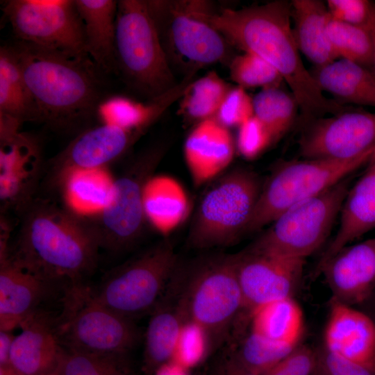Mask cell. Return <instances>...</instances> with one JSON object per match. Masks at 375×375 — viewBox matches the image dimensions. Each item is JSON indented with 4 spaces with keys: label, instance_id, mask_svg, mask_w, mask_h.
Listing matches in <instances>:
<instances>
[{
    "label": "cell",
    "instance_id": "cell-32",
    "mask_svg": "<svg viewBox=\"0 0 375 375\" xmlns=\"http://www.w3.org/2000/svg\"><path fill=\"white\" fill-rule=\"evenodd\" d=\"M101 169L78 171L67 176L60 188L67 207L84 215L95 214L105 206L112 180Z\"/></svg>",
    "mask_w": 375,
    "mask_h": 375
},
{
    "label": "cell",
    "instance_id": "cell-2",
    "mask_svg": "<svg viewBox=\"0 0 375 375\" xmlns=\"http://www.w3.org/2000/svg\"><path fill=\"white\" fill-rule=\"evenodd\" d=\"M14 242L0 255L54 284L83 283L101 249L86 217L53 199L37 196L19 216Z\"/></svg>",
    "mask_w": 375,
    "mask_h": 375
},
{
    "label": "cell",
    "instance_id": "cell-8",
    "mask_svg": "<svg viewBox=\"0 0 375 375\" xmlns=\"http://www.w3.org/2000/svg\"><path fill=\"white\" fill-rule=\"evenodd\" d=\"M375 150L350 159L305 158L282 163L262 188L246 232L270 224L289 208L333 186L372 160Z\"/></svg>",
    "mask_w": 375,
    "mask_h": 375
},
{
    "label": "cell",
    "instance_id": "cell-49",
    "mask_svg": "<svg viewBox=\"0 0 375 375\" xmlns=\"http://www.w3.org/2000/svg\"><path fill=\"white\" fill-rule=\"evenodd\" d=\"M0 375H21L15 372L10 366L1 367Z\"/></svg>",
    "mask_w": 375,
    "mask_h": 375
},
{
    "label": "cell",
    "instance_id": "cell-12",
    "mask_svg": "<svg viewBox=\"0 0 375 375\" xmlns=\"http://www.w3.org/2000/svg\"><path fill=\"white\" fill-rule=\"evenodd\" d=\"M261 188L251 172L235 170L219 181L205 194L188 235L197 249L224 246L246 232Z\"/></svg>",
    "mask_w": 375,
    "mask_h": 375
},
{
    "label": "cell",
    "instance_id": "cell-1",
    "mask_svg": "<svg viewBox=\"0 0 375 375\" xmlns=\"http://www.w3.org/2000/svg\"><path fill=\"white\" fill-rule=\"evenodd\" d=\"M203 16L233 47L258 55L276 69L297 101L302 126L351 109L327 98L306 68L291 26L290 2L278 0L217 12L212 8Z\"/></svg>",
    "mask_w": 375,
    "mask_h": 375
},
{
    "label": "cell",
    "instance_id": "cell-38",
    "mask_svg": "<svg viewBox=\"0 0 375 375\" xmlns=\"http://www.w3.org/2000/svg\"><path fill=\"white\" fill-rule=\"evenodd\" d=\"M209 349L207 338L197 324L187 322L181 331L172 362L185 369L200 362Z\"/></svg>",
    "mask_w": 375,
    "mask_h": 375
},
{
    "label": "cell",
    "instance_id": "cell-20",
    "mask_svg": "<svg viewBox=\"0 0 375 375\" xmlns=\"http://www.w3.org/2000/svg\"><path fill=\"white\" fill-rule=\"evenodd\" d=\"M181 276L174 274L151 311L144 338L145 375H155L173 358L182 329L187 323L181 302Z\"/></svg>",
    "mask_w": 375,
    "mask_h": 375
},
{
    "label": "cell",
    "instance_id": "cell-41",
    "mask_svg": "<svg viewBox=\"0 0 375 375\" xmlns=\"http://www.w3.org/2000/svg\"><path fill=\"white\" fill-rule=\"evenodd\" d=\"M326 4L333 19L368 28L374 3L367 0H328Z\"/></svg>",
    "mask_w": 375,
    "mask_h": 375
},
{
    "label": "cell",
    "instance_id": "cell-40",
    "mask_svg": "<svg viewBox=\"0 0 375 375\" xmlns=\"http://www.w3.org/2000/svg\"><path fill=\"white\" fill-rule=\"evenodd\" d=\"M273 142L268 129L254 115L238 127L237 147L247 159L256 158Z\"/></svg>",
    "mask_w": 375,
    "mask_h": 375
},
{
    "label": "cell",
    "instance_id": "cell-22",
    "mask_svg": "<svg viewBox=\"0 0 375 375\" xmlns=\"http://www.w3.org/2000/svg\"><path fill=\"white\" fill-rule=\"evenodd\" d=\"M340 215L339 228L320 257L315 275L343 248L375 229V155L363 174L349 188Z\"/></svg>",
    "mask_w": 375,
    "mask_h": 375
},
{
    "label": "cell",
    "instance_id": "cell-26",
    "mask_svg": "<svg viewBox=\"0 0 375 375\" xmlns=\"http://www.w3.org/2000/svg\"><path fill=\"white\" fill-rule=\"evenodd\" d=\"M75 3L83 23L88 55L103 72L116 69L117 1L75 0Z\"/></svg>",
    "mask_w": 375,
    "mask_h": 375
},
{
    "label": "cell",
    "instance_id": "cell-36",
    "mask_svg": "<svg viewBox=\"0 0 375 375\" xmlns=\"http://www.w3.org/2000/svg\"><path fill=\"white\" fill-rule=\"evenodd\" d=\"M228 67L232 81L237 86L244 89L280 86L284 82L275 68L251 52L235 55Z\"/></svg>",
    "mask_w": 375,
    "mask_h": 375
},
{
    "label": "cell",
    "instance_id": "cell-13",
    "mask_svg": "<svg viewBox=\"0 0 375 375\" xmlns=\"http://www.w3.org/2000/svg\"><path fill=\"white\" fill-rule=\"evenodd\" d=\"M18 40L74 58H87L75 0H9L2 8Z\"/></svg>",
    "mask_w": 375,
    "mask_h": 375
},
{
    "label": "cell",
    "instance_id": "cell-37",
    "mask_svg": "<svg viewBox=\"0 0 375 375\" xmlns=\"http://www.w3.org/2000/svg\"><path fill=\"white\" fill-rule=\"evenodd\" d=\"M59 375H129V372L124 356L65 349Z\"/></svg>",
    "mask_w": 375,
    "mask_h": 375
},
{
    "label": "cell",
    "instance_id": "cell-31",
    "mask_svg": "<svg viewBox=\"0 0 375 375\" xmlns=\"http://www.w3.org/2000/svg\"><path fill=\"white\" fill-rule=\"evenodd\" d=\"M232 86L212 71L193 80L178 100V113L196 124L214 118Z\"/></svg>",
    "mask_w": 375,
    "mask_h": 375
},
{
    "label": "cell",
    "instance_id": "cell-10",
    "mask_svg": "<svg viewBox=\"0 0 375 375\" xmlns=\"http://www.w3.org/2000/svg\"><path fill=\"white\" fill-rule=\"evenodd\" d=\"M176 255L164 240L109 271L94 297L131 319L153 310L176 272Z\"/></svg>",
    "mask_w": 375,
    "mask_h": 375
},
{
    "label": "cell",
    "instance_id": "cell-18",
    "mask_svg": "<svg viewBox=\"0 0 375 375\" xmlns=\"http://www.w3.org/2000/svg\"><path fill=\"white\" fill-rule=\"evenodd\" d=\"M14 338L9 366L21 375H59L65 349L56 331V319L38 310L19 326Z\"/></svg>",
    "mask_w": 375,
    "mask_h": 375
},
{
    "label": "cell",
    "instance_id": "cell-14",
    "mask_svg": "<svg viewBox=\"0 0 375 375\" xmlns=\"http://www.w3.org/2000/svg\"><path fill=\"white\" fill-rule=\"evenodd\" d=\"M143 133L108 124L86 129L44 165L40 187L48 192L59 190L74 172L103 169L121 158Z\"/></svg>",
    "mask_w": 375,
    "mask_h": 375
},
{
    "label": "cell",
    "instance_id": "cell-15",
    "mask_svg": "<svg viewBox=\"0 0 375 375\" xmlns=\"http://www.w3.org/2000/svg\"><path fill=\"white\" fill-rule=\"evenodd\" d=\"M305 158L350 159L375 150V112L353 108L315 119L299 140Z\"/></svg>",
    "mask_w": 375,
    "mask_h": 375
},
{
    "label": "cell",
    "instance_id": "cell-16",
    "mask_svg": "<svg viewBox=\"0 0 375 375\" xmlns=\"http://www.w3.org/2000/svg\"><path fill=\"white\" fill-rule=\"evenodd\" d=\"M244 308L251 314L274 301L292 297L301 282L304 260L274 256L250 248L235 254Z\"/></svg>",
    "mask_w": 375,
    "mask_h": 375
},
{
    "label": "cell",
    "instance_id": "cell-29",
    "mask_svg": "<svg viewBox=\"0 0 375 375\" xmlns=\"http://www.w3.org/2000/svg\"><path fill=\"white\" fill-rule=\"evenodd\" d=\"M144 208L148 219L160 232L167 234L187 217L189 201L185 191L174 178L151 177L144 190Z\"/></svg>",
    "mask_w": 375,
    "mask_h": 375
},
{
    "label": "cell",
    "instance_id": "cell-17",
    "mask_svg": "<svg viewBox=\"0 0 375 375\" xmlns=\"http://www.w3.org/2000/svg\"><path fill=\"white\" fill-rule=\"evenodd\" d=\"M19 129L0 130L1 210L15 212L18 217L37 197L44 169L38 146Z\"/></svg>",
    "mask_w": 375,
    "mask_h": 375
},
{
    "label": "cell",
    "instance_id": "cell-43",
    "mask_svg": "<svg viewBox=\"0 0 375 375\" xmlns=\"http://www.w3.org/2000/svg\"><path fill=\"white\" fill-rule=\"evenodd\" d=\"M280 363L289 375H312L318 365L317 351L299 344Z\"/></svg>",
    "mask_w": 375,
    "mask_h": 375
},
{
    "label": "cell",
    "instance_id": "cell-30",
    "mask_svg": "<svg viewBox=\"0 0 375 375\" xmlns=\"http://www.w3.org/2000/svg\"><path fill=\"white\" fill-rule=\"evenodd\" d=\"M251 331L275 342L296 347L303 330V315L293 297L267 303L251 314Z\"/></svg>",
    "mask_w": 375,
    "mask_h": 375
},
{
    "label": "cell",
    "instance_id": "cell-50",
    "mask_svg": "<svg viewBox=\"0 0 375 375\" xmlns=\"http://www.w3.org/2000/svg\"><path fill=\"white\" fill-rule=\"evenodd\" d=\"M312 375H327L322 368L317 365V367Z\"/></svg>",
    "mask_w": 375,
    "mask_h": 375
},
{
    "label": "cell",
    "instance_id": "cell-5",
    "mask_svg": "<svg viewBox=\"0 0 375 375\" xmlns=\"http://www.w3.org/2000/svg\"><path fill=\"white\" fill-rule=\"evenodd\" d=\"M115 59L127 83L150 100L178 83L146 0L117 1Z\"/></svg>",
    "mask_w": 375,
    "mask_h": 375
},
{
    "label": "cell",
    "instance_id": "cell-35",
    "mask_svg": "<svg viewBox=\"0 0 375 375\" xmlns=\"http://www.w3.org/2000/svg\"><path fill=\"white\" fill-rule=\"evenodd\" d=\"M294 348L275 342L251 331L231 353L247 369L263 375Z\"/></svg>",
    "mask_w": 375,
    "mask_h": 375
},
{
    "label": "cell",
    "instance_id": "cell-39",
    "mask_svg": "<svg viewBox=\"0 0 375 375\" xmlns=\"http://www.w3.org/2000/svg\"><path fill=\"white\" fill-rule=\"evenodd\" d=\"M253 116L252 98L244 88L236 85L231 88L214 118L230 128L239 127Z\"/></svg>",
    "mask_w": 375,
    "mask_h": 375
},
{
    "label": "cell",
    "instance_id": "cell-7",
    "mask_svg": "<svg viewBox=\"0 0 375 375\" xmlns=\"http://www.w3.org/2000/svg\"><path fill=\"white\" fill-rule=\"evenodd\" d=\"M165 149V144L156 142L138 153L112 180L105 206L99 212L86 216L101 249L120 253L131 248L140 238L147 219L145 188Z\"/></svg>",
    "mask_w": 375,
    "mask_h": 375
},
{
    "label": "cell",
    "instance_id": "cell-44",
    "mask_svg": "<svg viewBox=\"0 0 375 375\" xmlns=\"http://www.w3.org/2000/svg\"><path fill=\"white\" fill-rule=\"evenodd\" d=\"M211 375H260L250 371L240 363L230 353L216 362Z\"/></svg>",
    "mask_w": 375,
    "mask_h": 375
},
{
    "label": "cell",
    "instance_id": "cell-42",
    "mask_svg": "<svg viewBox=\"0 0 375 375\" xmlns=\"http://www.w3.org/2000/svg\"><path fill=\"white\" fill-rule=\"evenodd\" d=\"M317 351L318 364L327 375H375V371L336 355L324 347Z\"/></svg>",
    "mask_w": 375,
    "mask_h": 375
},
{
    "label": "cell",
    "instance_id": "cell-47",
    "mask_svg": "<svg viewBox=\"0 0 375 375\" xmlns=\"http://www.w3.org/2000/svg\"><path fill=\"white\" fill-rule=\"evenodd\" d=\"M368 28L369 29L374 44L373 71L375 73V4L374 3Z\"/></svg>",
    "mask_w": 375,
    "mask_h": 375
},
{
    "label": "cell",
    "instance_id": "cell-48",
    "mask_svg": "<svg viewBox=\"0 0 375 375\" xmlns=\"http://www.w3.org/2000/svg\"><path fill=\"white\" fill-rule=\"evenodd\" d=\"M263 375H289L281 363H278Z\"/></svg>",
    "mask_w": 375,
    "mask_h": 375
},
{
    "label": "cell",
    "instance_id": "cell-28",
    "mask_svg": "<svg viewBox=\"0 0 375 375\" xmlns=\"http://www.w3.org/2000/svg\"><path fill=\"white\" fill-rule=\"evenodd\" d=\"M0 114L15 119L20 124L41 122L40 111L12 46L0 48Z\"/></svg>",
    "mask_w": 375,
    "mask_h": 375
},
{
    "label": "cell",
    "instance_id": "cell-34",
    "mask_svg": "<svg viewBox=\"0 0 375 375\" xmlns=\"http://www.w3.org/2000/svg\"><path fill=\"white\" fill-rule=\"evenodd\" d=\"M326 31L338 58L373 70L374 44L369 28L342 22L329 15Z\"/></svg>",
    "mask_w": 375,
    "mask_h": 375
},
{
    "label": "cell",
    "instance_id": "cell-27",
    "mask_svg": "<svg viewBox=\"0 0 375 375\" xmlns=\"http://www.w3.org/2000/svg\"><path fill=\"white\" fill-rule=\"evenodd\" d=\"M294 37L297 47L315 67H322L338 58L327 35L329 13L319 0H293L290 2Z\"/></svg>",
    "mask_w": 375,
    "mask_h": 375
},
{
    "label": "cell",
    "instance_id": "cell-51",
    "mask_svg": "<svg viewBox=\"0 0 375 375\" xmlns=\"http://www.w3.org/2000/svg\"><path fill=\"white\" fill-rule=\"evenodd\" d=\"M202 375H208V374H202ZM209 375H211V374H209Z\"/></svg>",
    "mask_w": 375,
    "mask_h": 375
},
{
    "label": "cell",
    "instance_id": "cell-19",
    "mask_svg": "<svg viewBox=\"0 0 375 375\" xmlns=\"http://www.w3.org/2000/svg\"><path fill=\"white\" fill-rule=\"evenodd\" d=\"M321 273L333 299L350 306L365 301L375 289V238L345 247Z\"/></svg>",
    "mask_w": 375,
    "mask_h": 375
},
{
    "label": "cell",
    "instance_id": "cell-3",
    "mask_svg": "<svg viewBox=\"0 0 375 375\" xmlns=\"http://www.w3.org/2000/svg\"><path fill=\"white\" fill-rule=\"evenodd\" d=\"M26 83L51 128L70 131L86 124L106 97L103 72L90 57L74 58L18 40L12 46Z\"/></svg>",
    "mask_w": 375,
    "mask_h": 375
},
{
    "label": "cell",
    "instance_id": "cell-45",
    "mask_svg": "<svg viewBox=\"0 0 375 375\" xmlns=\"http://www.w3.org/2000/svg\"><path fill=\"white\" fill-rule=\"evenodd\" d=\"M12 331H0V366H9L11 347L15 338Z\"/></svg>",
    "mask_w": 375,
    "mask_h": 375
},
{
    "label": "cell",
    "instance_id": "cell-46",
    "mask_svg": "<svg viewBox=\"0 0 375 375\" xmlns=\"http://www.w3.org/2000/svg\"><path fill=\"white\" fill-rule=\"evenodd\" d=\"M155 375H188L186 369L179 365L169 362L162 366L155 374Z\"/></svg>",
    "mask_w": 375,
    "mask_h": 375
},
{
    "label": "cell",
    "instance_id": "cell-23",
    "mask_svg": "<svg viewBox=\"0 0 375 375\" xmlns=\"http://www.w3.org/2000/svg\"><path fill=\"white\" fill-rule=\"evenodd\" d=\"M52 285L0 255V331H12L39 310Z\"/></svg>",
    "mask_w": 375,
    "mask_h": 375
},
{
    "label": "cell",
    "instance_id": "cell-9",
    "mask_svg": "<svg viewBox=\"0 0 375 375\" xmlns=\"http://www.w3.org/2000/svg\"><path fill=\"white\" fill-rule=\"evenodd\" d=\"M56 331L67 350L124 356L140 339L133 319L98 301L86 285H69Z\"/></svg>",
    "mask_w": 375,
    "mask_h": 375
},
{
    "label": "cell",
    "instance_id": "cell-24",
    "mask_svg": "<svg viewBox=\"0 0 375 375\" xmlns=\"http://www.w3.org/2000/svg\"><path fill=\"white\" fill-rule=\"evenodd\" d=\"M234 149L229 128L215 118L197 124L183 147L185 160L194 184L201 185L226 169L233 158Z\"/></svg>",
    "mask_w": 375,
    "mask_h": 375
},
{
    "label": "cell",
    "instance_id": "cell-11",
    "mask_svg": "<svg viewBox=\"0 0 375 375\" xmlns=\"http://www.w3.org/2000/svg\"><path fill=\"white\" fill-rule=\"evenodd\" d=\"M348 176L320 194L281 214L251 244V249L304 260L326 240L349 190Z\"/></svg>",
    "mask_w": 375,
    "mask_h": 375
},
{
    "label": "cell",
    "instance_id": "cell-25",
    "mask_svg": "<svg viewBox=\"0 0 375 375\" xmlns=\"http://www.w3.org/2000/svg\"><path fill=\"white\" fill-rule=\"evenodd\" d=\"M319 88L337 102L375 107V73L348 60L340 58L310 71Z\"/></svg>",
    "mask_w": 375,
    "mask_h": 375
},
{
    "label": "cell",
    "instance_id": "cell-21",
    "mask_svg": "<svg viewBox=\"0 0 375 375\" xmlns=\"http://www.w3.org/2000/svg\"><path fill=\"white\" fill-rule=\"evenodd\" d=\"M324 347L375 371V323L363 312L332 298Z\"/></svg>",
    "mask_w": 375,
    "mask_h": 375
},
{
    "label": "cell",
    "instance_id": "cell-33",
    "mask_svg": "<svg viewBox=\"0 0 375 375\" xmlns=\"http://www.w3.org/2000/svg\"><path fill=\"white\" fill-rule=\"evenodd\" d=\"M253 115L269 131L274 142L281 139L293 126L299 104L291 92L280 86L261 89L253 98Z\"/></svg>",
    "mask_w": 375,
    "mask_h": 375
},
{
    "label": "cell",
    "instance_id": "cell-6",
    "mask_svg": "<svg viewBox=\"0 0 375 375\" xmlns=\"http://www.w3.org/2000/svg\"><path fill=\"white\" fill-rule=\"evenodd\" d=\"M181 278V302L187 322L203 330L209 348L219 347L244 309L235 254L208 259Z\"/></svg>",
    "mask_w": 375,
    "mask_h": 375
},
{
    "label": "cell",
    "instance_id": "cell-4",
    "mask_svg": "<svg viewBox=\"0 0 375 375\" xmlns=\"http://www.w3.org/2000/svg\"><path fill=\"white\" fill-rule=\"evenodd\" d=\"M149 14L172 69L184 76L206 67L228 66L233 47L204 18L212 5L203 0H146Z\"/></svg>",
    "mask_w": 375,
    "mask_h": 375
}]
</instances>
